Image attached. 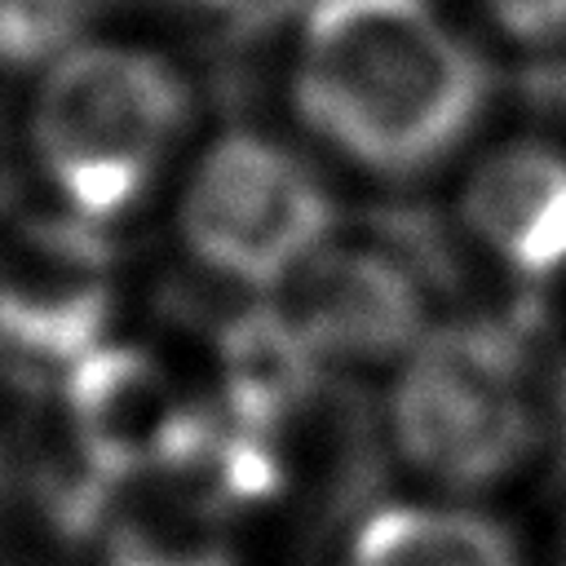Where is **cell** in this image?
Masks as SVG:
<instances>
[{
  "label": "cell",
  "instance_id": "cell-10",
  "mask_svg": "<svg viewBox=\"0 0 566 566\" xmlns=\"http://www.w3.org/2000/svg\"><path fill=\"white\" fill-rule=\"evenodd\" d=\"M340 566H522L513 535L451 495H411L367 509Z\"/></svg>",
  "mask_w": 566,
  "mask_h": 566
},
{
  "label": "cell",
  "instance_id": "cell-1",
  "mask_svg": "<svg viewBox=\"0 0 566 566\" xmlns=\"http://www.w3.org/2000/svg\"><path fill=\"white\" fill-rule=\"evenodd\" d=\"M301 128L340 164L411 181L486 111V66L438 0H310L287 49Z\"/></svg>",
  "mask_w": 566,
  "mask_h": 566
},
{
  "label": "cell",
  "instance_id": "cell-2",
  "mask_svg": "<svg viewBox=\"0 0 566 566\" xmlns=\"http://www.w3.org/2000/svg\"><path fill=\"white\" fill-rule=\"evenodd\" d=\"M22 146L40 199L119 230L190 155L195 88L137 40L84 35L27 80Z\"/></svg>",
  "mask_w": 566,
  "mask_h": 566
},
{
  "label": "cell",
  "instance_id": "cell-4",
  "mask_svg": "<svg viewBox=\"0 0 566 566\" xmlns=\"http://www.w3.org/2000/svg\"><path fill=\"white\" fill-rule=\"evenodd\" d=\"M172 230L190 265L248 301L274 296L340 234L318 164L248 124L190 146L172 177Z\"/></svg>",
  "mask_w": 566,
  "mask_h": 566
},
{
  "label": "cell",
  "instance_id": "cell-9",
  "mask_svg": "<svg viewBox=\"0 0 566 566\" xmlns=\"http://www.w3.org/2000/svg\"><path fill=\"white\" fill-rule=\"evenodd\" d=\"M208 367V402L226 420L279 438H287V429L310 411L327 380V371L314 363V354L270 301H252L217 332Z\"/></svg>",
  "mask_w": 566,
  "mask_h": 566
},
{
  "label": "cell",
  "instance_id": "cell-3",
  "mask_svg": "<svg viewBox=\"0 0 566 566\" xmlns=\"http://www.w3.org/2000/svg\"><path fill=\"white\" fill-rule=\"evenodd\" d=\"M385 433L433 495L509 482L539 442V385L522 340L491 318L433 323L389 371Z\"/></svg>",
  "mask_w": 566,
  "mask_h": 566
},
{
  "label": "cell",
  "instance_id": "cell-12",
  "mask_svg": "<svg viewBox=\"0 0 566 566\" xmlns=\"http://www.w3.org/2000/svg\"><path fill=\"white\" fill-rule=\"evenodd\" d=\"M102 0H0V71L35 80L53 57L93 35Z\"/></svg>",
  "mask_w": 566,
  "mask_h": 566
},
{
  "label": "cell",
  "instance_id": "cell-6",
  "mask_svg": "<svg viewBox=\"0 0 566 566\" xmlns=\"http://www.w3.org/2000/svg\"><path fill=\"white\" fill-rule=\"evenodd\" d=\"M53 380L71 451L111 495L168 486L212 416L203 385L128 336L102 340Z\"/></svg>",
  "mask_w": 566,
  "mask_h": 566
},
{
  "label": "cell",
  "instance_id": "cell-8",
  "mask_svg": "<svg viewBox=\"0 0 566 566\" xmlns=\"http://www.w3.org/2000/svg\"><path fill=\"white\" fill-rule=\"evenodd\" d=\"M455 226L469 248L513 283L566 274V150L544 137H509L469 159L455 190Z\"/></svg>",
  "mask_w": 566,
  "mask_h": 566
},
{
  "label": "cell",
  "instance_id": "cell-11",
  "mask_svg": "<svg viewBox=\"0 0 566 566\" xmlns=\"http://www.w3.org/2000/svg\"><path fill=\"white\" fill-rule=\"evenodd\" d=\"M226 513L172 486L111 495L93 526L97 566H239Z\"/></svg>",
  "mask_w": 566,
  "mask_h": 566
},
{
  "label": "cell",
  "instance_id": "cell-13",
  "mask_svg": "<svg viewBox=\"0 0 566 566\" xmlns=\"http://www.w3.org/2000/svg\"><path fill=\"white\" fill-rule=\"evenodd\" d=\"M473 13L517 49L566 44V0H469Z\"/></svg>",
  "mask_w": 566,
  "mask_h": 566
},
{
  "label": "cell",
  "instance_id": "cell-15",
  "mask_svg": "<svg viewBox=\"0 0 566 566\" xmlns=\"http://www.w3.org/2000/svg\"><path fill=\"white\" fill-rule=\"evenodd\" d=\"M562 566H566V535H562Z\"/></svg>",
  "mask_w": 566,
  "mask_h": 566
},
{
  "label": "cell",
  "instance_id": "cell-5",
  "mask_svg": "<svg viewBox=\"0 0 566 566\" xmlns=\"http://www.w3.org/2000/svg\"><path fill=\"white\" fill-rule=\"evenodd\" d=\"M124 261L115 230L49 199L0 217V349L62 376L119 336Z\"/></svg>",
  "mask_w": 566,
  "mask_h": 566
},
{
  "label": "cell",
  "instance_id": "cell-7",
  "mask_svg": "<svg viewBox=\"0 0 566 566\" xmlns=\"http://www.w3.org/2000/svg\"><path fill=\"white\" fill-rule=\"evenodd\" d=\"M314 363L332 371H394L438 323L420 274L371 243L332 239L274 296H265Z\"/></svg>",
  "mask_w": 566,
  "mask_h": 566
},
{
  "label": "cell",
  "instance_id": "cell-14",
  "mask_svg": "<svg viewBox=\"0 0 566 566\" xmlns=\"http://www.w3.org/2000/svg\"><path fill=\"white\" fill-rule=\"evenodd\" d=\"M119 4H142V9H155V13H177V18L217 22V18L252 13V9H261L265 0H119Z\"/></svg>",
  "mask_w": 566,
  "mask_h": 566
}]
</instances>
